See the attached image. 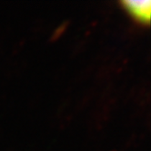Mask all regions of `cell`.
Masks as SVG:
<instances>
[{
  "mask_svg": "<svg viewBox=\"0 0 151 151\" xmlns=\"http://www.w3.org/2000/svg\"><path fill=\"white\" fill-rule=\"evenodd\" d=\"M123 7L138 22L147 24L151 14L150 0H125L121 2Z\"/></svg>",
  "mask_w": 151,
  "mask_h": 151,
  "instance_id": "1",
  "label": "cell"
}]
</instances>
